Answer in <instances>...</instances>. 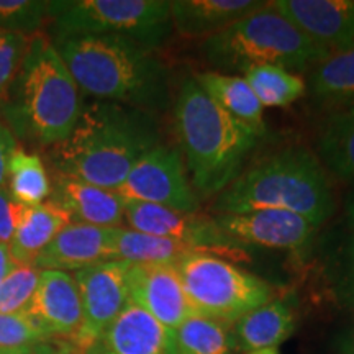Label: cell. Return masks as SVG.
Here are the masks:
<instances>
[{
  "label": "cell",
  "mask_w": 354,
  "mask_h": 354,
  "mask_svg": "<svg viewBox=\"0 0 354 354\" xmlns=\"http://www.w3.org/2000/svg\"><path fill=\"white\" fill-rule=\"evenodd\" d=\"M69 223H73L71 215L55 201L26 207L19 228L8 245L13 263L35 264L38 254Z\"/></svg>",
  "instance_id": "obj_22"
},
{
  "label": "cell",
  "mask_w": 354,
  "mask_h": 354,
  "mask_svg": "<svg viewBox=\"0 0 354 354\" xmlns=\"http://www.w3.org/2000/svg\"><path fill=\"white\" fill-rule=\"evenodd\" d=\"M351 286H354V253H353V279H351Z\"/></svg>",
  "instance_id": "obj_40"
},
{
  "label": "cell",
  "mask_w": 354,
  "mask_h": 354,
  "mask_svg": "<svg viewBox=\"0 0 354 354\" xmlns=\"http://www.w3.org/2000/svg\"><path fill=\"white\" fill-rule=\"evenodd\" d=\"M48 342L26 315L0 313V354H15Z\"/></svg>",
  "instance_id": "obj_31"
},
{
  "label": "cell",
  "mask_w": 354,
  "mask_h": 354,
  "mask_svg": "<svg viewBox=\"0 0 354 354\" xmlns=\"http://www.w3.org/2000/svg\"><path fill=\"white\" fill-rule=\"evenodd\" d=\"M128 268L127 261L112 259L73 274L82 307L81 328L68 342L76 353L87 354L127 305Z\"/></svg>",
  "instance_id": "obj_11"
},
{
  "label": "cell",
  "mask_w": 354,
  "mask_h": 354,
  "mask_svg": "<svg viewBox=\"0 0 354 354\" xmlns=\"http://www.w3.org/2000/svg\"><path fill=\"white\" fill-rule=\"evenodd\" d=\"M117 194L123 201L154 203L180 214L198 210V196L187 177L180 149L165 143L138 159Z\"/></svg>",
  "instance_id": "obj_9"
},
{
  "label": "cell",
  "mask_w": 354,
  "mask_h": 354,
  "mask_svg": "<svg viewBox=\"0 0 354 354\" xmlns=\"http://www.w3.org/2000/svg\"><path fill=\"white\" fill-rule=\"evenodd\" d=\"M190 253H197L185 243L169 238L153 236L130 228H117L113 243V259L130 264H177Z\"/></svg>",
  "instance_id": "obj_25"
},
{
  "label": "cell",
  "mask_w": 354,
  "mask_h": 354,
  "mask_svg": "<svg viewBox=\"0 0 354 354\" xmlns=\"http://www.w3.org/2000/svg\"><path fill=\"white\" fill-rule=\"evenodd\" d=\"M87 354H177L176 330L130 299Z\"/></svg>",
  "instance_id": "obj_16"
},
{
  "label": "cell",
  "mask_w": 354,
  "mask_h": 354,
  "mask_svg": "<svg viewBox=\"0 0 354 354\" xmlns=\"http://www.w3.org/2000/svg\"><path fill=\"white\" fill-rule=\"evenodd\" d=\"M202 51L212 66L230 73H246L258 66L304 73L328 56L271 2L203 39Z\"/></svg>",
  "instance_id": "obj_6"
},
{
  "label": "cell",
  "mask_w": 354,
  "mask_h": 354,
  "mask_svg": "<svg viewBox=\"0 0 354 354\" xmlns=\"http://www.w3.org/2000/svg\"><path fill=\"white\" fill-rule=\"evenodd\" d=\"M243 77L263 107H287L307 92V82L300 74L276 66L251 68L243 73Z\"/></svg>",
  "instance_id": "obj_28"
},
{
  "label": "cell",
  "mask_w": 354,
  "mask_h": 354,
  "mask_svg": "<svg viewBox=\"0 0 354 354\" xmlns=\"http://www.w3.org/2000/svg\"><path fill=\"white\" fill-rule=\"evenodd\" d=\"M263 3V0H172V28L189 38H209Z\"/></svg>",
  "instance_id": "obj_19"
},
{
  "label": "cell",
  "mask_w": 354,
  "mask_h": 354,
  "mask_svg": "<svg viewBox=\"0 0 354 354\" xmlns=\"http://www.w3.org/2000/svg\"><path fill=\"white\" fill-rule=\"evenodd\" d=\"M176 266L196 315L234 323L274 299L269 282L218 256L190 253Z\"/></svg>",
  "instance_id": "obj_8"
},
{
  "label": "cell",
  "mask_w": 354,
  "mask_h": 354,
  "mask_svg": "<svg viewBox=\"0 0 354 354\" xmlns=\"http://www.w3.org/2000/svg\"><path fill=\"white\" fill-rule=\"evenodd\" d=\"M198 86L207 92V95L223 109L234 120L243 123L248 130L254 133L258 138L266 133L264 107L259 104L253 88L240 74L218 73V71H205L197 73Z\"/></svg>",
  "instance_id": "obj_21"
},
{
  "label": "cell",
  "mask_w": 354,
  "mask_h": 354,
  "mask_svg": "<svg viewBox=\"0 0 354 354\" xmlns=\"http://www.w3.org/2000/svg\"><path fill=\"white\" fill-rule=\"evenodd\" d=\"M6 187L12 197L24 205L46 202L51 194V183L41 158L17 146L8 161Z\"/></svg>",
  "instance_id": "obj_26"
},
{
  "label": "cell",
  "mask_w": 354,
  "mask_h": 354,
  "mask_svg": "<svg viewBox=\"0 0 354 354\" xmlns=\"http://www.w3.org/2000/svg\"><path fill=\"white\" fill-rule=\"evenodd\" d=\"M26 207L12 197L6 185L0 187V245H10Z\"/></svg>",
  "instance_id": "obj_33"
},
{
  "label": "cell",
  "mask_w": 354,
  "mask_h": 354,
  "mask_svg": "<svg viewBox=\"0 0 354 354\" xmlns=\"http://www.w3.org/2000/svg\"><path fill=\"white\" fill-rule=\"evenodd\" d=\"M180 154L198 197L221 194L241 174L258 136L220 109L194 77L184 79L174 102Z\"/></svg>",
  "instance_id": "obj_3"
},
{
  "label": "cell",
  "mask_w": 354,
  "mask_h": 354,
  "mask_svg": "<svg viewBox=\"0 0 354 354\" xmlns=\"http://www.w3.org/2000/svg\"><path fill=\"white\" fill-rule=\"evenodd\" d=\"M346 210H348L349 221H351V223H353V227H354V192H353V196L349 197V201H348V205H346Z\"/></svg>",
  "instance_id": "obj_37"
},
{
  "label": "cell",
  "mask_w": 354,
  "mask_h": 354,
  "mask_svg": "<svg viewBox=\"0 0 354 354\" xmlns=\"http://www.w3.org/2000/svg\"><path fill=\"white\" fill-rule=\"evenodd\" d=\"M159 143L154 113L115 102H84L71 135L50 146L51 166L59 176L117 192L138 159Z\"/></svg>",
  "instance_id": "obj_1"
},
{
  "label": "cell",
  "mask_w": 354,
  "mask_h": 354,
  "mask_svg": "<svg viewBox=\"0 0 354 354\" xmlns=\"http://www.w3.org/2000/svg\"><path fill=\"white\" fill-rule=\"evenodd\" d=\"M39 269L35 264L13 263L0 282V313L25 315L39 281Z\"/></svg>",
  "instance_id": "obj_29"
},
{
  "label": "cell",
  "mask_w": 354,
  "mask_h": 354,
  "mask_svg": "<svg viewBox=\"0 0 354 354\" xmlns=\"http://www.w3.org/2000/svg\"><path fill=\"white\" fill-rule=\"evenodd\" d=\"M312 99L331 112L354 109V48L326 56L308 79Z\"/></svg>",
  "instance_id": "obj_23"
},
{
  "label": "cell",
  "mask_w": 354,
  "mask_h": 354,
  "mask_svg": "<svg viewBox=\"0 0 354 354\" xmlns=\"http://www.w3.org/2000/svg\"><path fill=\"white\" fill-rule=\"evenodd\" d=\"M221 232L240 245L274 250H300L312 241L315 227L304 216L276 209H259L245 214H218L214 218Z\"/></svg>",
  "instance_id": "obj_13"
},
{
  "label": "cell",
  "mask_w": 354,
  "mask_h": 354,
  "mask_svg": "<svg viewBox=\"0 0 354 354\" xmlns=\"http://www.w3.org/2000/svg\"><path fill=\"white\" fill-rule=\"evenodd\" d=\"M51 201L59 203L73 221L94 227H118L125 215V201L115 190L73 177H57Z\"/></svg>",
  "instance_id": "obj_18"
},
{
  "label": "cell",
  "mask_w": 354,
  "mask_h": 354,
  "mask_svg": "<svg viewBox=\"0 0 354 354\" xmlns=\"http://www.w3.org/2000/svg\"><path fill=\"white\" fill-rule=\"evenodd\" d=\"M53 43L81 94L149 113L169 107L166 66L143 44L110 35H57Z\"/></svg>",
  "instance_id": "obj_2"
},
{
  "label": "cell",
  "mask_w": 354,
  "mask_h": 354,
  "mask_svg": "<svg viewBox=\"0 0 354 354\" xmlns=\"http://www.w3.org/2000/svg\"><path fill=\"white\" fill-rule=\"evenodd\" d=\"M15 354H63V348H61V343L51 344L50 342H43L35 344V346L25 349V351L15 353Z\"/></svg>",
  "instance_id": "obj_35"
},
{
  "label": "cell",
  "mask_w": 354,
  "mask_h": 354,
  "mask_svg": "<svg viewBox=\"0 0 354 354\" xmlns=\"http://www.w3.org/2000/svg\"><path fill=\"white\" fill-rule=\"evenodd\" d=\"M123 220L130 230L185 243L197 253H209L227 261L248 259L240 243L221 232L214 220L197 214H180L154 203L125 201Z\"/></svg>",
  "instance_id": "obj_10"
},
{
  "label": "cell",
  "mask_w": 354,
  "mask_h": 354,
  "mask_svg": "<svg viewBox=\"0 0 354 354\" xmlns=\"http://www.w3.org/2000/svg\"><path fill=\"white\" fill-rule=\"evenodd\" d=\"M177 354H234L238 346L228 323L201 315L187 318L176 328Z\"/></svg>",
  "instance_id": "obj_27"
},
{
  "label": "cell",
  "mask_w": 354,
  "mask_h": 354,
  "mask_svg": "<svg viewBox=\"0 0 354 354\" xmlns=\"http://www.w3.org/2000/svg\"><path fill=\"white\" fill-rule=\"evenodd\" d=\"M48 17V2L0 0V30L33 35Z\"/></svg>",
  "instance_id": "obj_30"
},
{
  "label": "cell",
  "mask_w": 354,
  "mask_h": 354,
  "mask_svg": "<svg viewBox=\"0 0 354 354\" xmlns=\"http://www.w3.org/2000/svg\"><path fill=\"white\" fill-rule=\"evenodd\" d=\"M128 299L167 328H179L194 313L176 264H130Z\"/></svg>",
  "instance_id": "obj_12"
},
{
  "label": "cell",
  "mask_w": 354,
  "mask_h": 354,
  "mask_svg": "<svg viewBox=\"0 0 354 354\" xmlns=\"http://www.w3.org/2000/svg\"><path fill=\"white\" fill-rule=\"evenodd\" d=\"M44 338H68L76 336L82 323V307L73 274L44 269L30 307L25 313Z\"/></svg>",
  "instance_id": "obj_15"
},
{
  "label": "cell",
  "mask_w": 354,
  "mask_h": 354,
  "mask_svg": "<svg viewBox=\"0 0 354 354\" xmlns=\"http://www.w3.org/2000/svg\"><path fill=\"white\" fill-rule=\"evenodd\" d=\"M48 17L57 35H110L162 46L172 33L166 0H57L48 2Z\"/></svg>",
  "instance_id": "obj_7"
},
{
  "label": "cell",
  "mask_w": 354,
  "mask_h": 354,
  "mask_svg": "<svg viewBox=\"0 0 354 354\" xmlns=\"http://www.w3.org/2000/svg\"><path fill=\"white\" fill-rule=\"evenodd\" d=\"M276 209L304 216L318 228L333 215L335 197L328 172L305 146H286L264 156L220 194V214Z\"/></svg>",
  "instance_id": "obj_4"
},
{
  "label": "cell",
  "mask_w": 354,
  "mask_h": 354,
  "mask_svg": "<svg viewBox=\"0 0 354 354\" xmlns=\"http://www.w3.org/2000/svg\"><path fill=\"white\" fill-rule=\"evenodd\" d=\"M118 227H94L73 221L48 245L35 266L39 271H81L99 263L113 259L115 233Z\"/></svg>",
  "instance_id": "obj_17"
},
{
  "label": "cell",
  "mask_w": 354,
  "mask_h": 354,
  "mask_svg": "<svg viewBox=\"0 0 354 354\" xmlns=\"http://www.w3.org/2000/svg\"><path fill=\"white\" fill-rule=\"evenodd\" d=\"M82 104L81 91L53 39L41 32L30 35L19 73L0 105L12 133L55 146L71 135Z\"/></svg>",
  "instance_id": "obj_5"
},
{
  "label": "cell",
  "mask_w": 354,
  "mask_h": 354,
  "mask_svg": "<svg viewBox=\"0 0 354 354\" xmlns=\"http://www.w3.org/2000/svg\"><path fill=\"white\" fill-rule=\"evenodd\" d=\"M30 35L0 30V105L10 91L24 59Z\"/></svg>",
  "instance_id": "obj_32"
},
{
  "label": "cell",
  "mask_w": 354,
  "mask_h": 354,
  "mask_svg": "<svg viewBox=\"0 0 354 354\" xmlns=\"http://www.w3.org/2000/svg\"><path fill=\"white\" fill-rule=\"evenodd\" d=\"M271 3L328 56L354 48V0H272Z\"/></svg>",
  "instance_id": "obj_14"
},
{
  "label": "cell",
  "mask_w": 354,
  "mask_h": 354,
  "mask_svg": "<svg viewBox=\"0 0 354 354\" xmlns=\"http://www.w3.org/2000/svg\"><path fill=\"white\" fill-rule=\"evenodd\" d=\"M317 158L343 180H354V109L330 112L317 136Z\"/></svg>",
  "instance_id": "obj_24"
},
{
  "label": "cell",
  "mask_w": 354,
  "mask_h": 354,
  "mask_svg": "<svg viewBox=\"0 0 354 354\" xmlns=\"http://www.w3.org/2000/svg\"><path fill=\"white\" fill-rule=\"evenodd\" d=\"M297 326V315L286 300L272 299L233 323L236 346L245 353L277 348L289 339Z\"/></svg>",
  "instance_id": "obj_20"
},
{
  "label": "cell",
  "mask_w": 354,
  "mask_h": 354,
  "mask_svg": "<svg viewBox=\"0 0 354 354\" xmlns=\"http://www.w3.org/2000/svg\"><path fill=\"white\" fill-rule=\"evenodd\" d=\"M17 146H19V143H17L15 135H13L10 128L3 125V122L0 120V187H3L7 183L8 161H10Z\"/></svg>",
  "instance_id": "obj_34"
},
{
  "label": "cell",
  "mask_w": 354,
  "mask_h": 354,
  "mask_svg": "<svg viewBox=\"0 0 354 354\" xmlns=\"http://www.w3.org/2000/svg\"><path fill=\"white\" fill-rule=\"evenodd\" d=\"M339 354H354V328L348 330L338 343Z\"/></svg>",
  "instance_id": "obj_36"
},
{
  "label": "cell",
  "mask_w": 354,
  "mask_h": 354,
  "mask_svg": "<svg viewBox=\"0 0 354 354\" xmlns=\"http://www.w3.org/2000/svg\"><path fill=\"white\" fill-rule=\"evenodd\" d=\"M61 348H63V354H79V353L74 351V349L71 348L66 342H61Z\"/></svg>",
  "instance_id": "obj_39"
},
{
  "label": "cell",
  "mask_w": 354,
  "mask_h": 354,
  "mask_svg": "<svg viewBox=\"0 0 354 354\" xmlns=\"http://www.w3.org/2000/svg\"><path fill=\"white\" fill-rule=\"evenodd\" d=\"M246 354H279L277 348H269V349H258V351L246 353Z\"/></svg>",
  "instance_id": "obj_38"
}]
</instances>
